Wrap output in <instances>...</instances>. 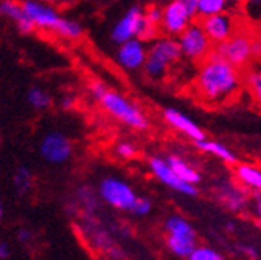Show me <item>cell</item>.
<instances>
[{"mask_svg": "<svg viewBox=\"0 0 261 260\" xmlns=\"http://www.w3.org/2000/svg\"><path fill=\"white\" fill-rule=\"evenodd\" d=\"M146 55H148V49H146L145 42L139 38H134V39H129L118 45L117 62L124 70H130V72L140 70V69H143Z\"/></svg>", "mask_w": 261, "mask_h": 260, "instance_id": "4fadbf2b", "label": "cell"}, {"mask_svg": "<svg viewBox=\"0 0 261 260\" xmlns=\"http://www.w3.org/2000/svg\"><path fill=\"white\" fill-rule=\"evenodd\" d=\"M165 229L168 232V237L196 240V234H194V229L191 227V224L179 215H173L167 220Z\"/></svg>", "mask_w": 261, "mask_h": 260, "instance_id": "2e32d148", "label": "cell"}, {"mask_svg": "<svg viewBox=\"0 0 261 260\" xmlns=\"http://www.w3.org/2000/svg\"><path fill=\"white\" fill-rule=\"evenodd\" d=\"M2 218H4V204L0 201V221H2Z\"/></svg>", "mask_w": 261, "mask_h": 260, "instance_id": "7bdbcfd3", "label": "cell"}, {"mask_svg": "<svg viewBox=\"0 0 261 260\" xmlns=\"http://www.w3.org/2000/svg\"><path fill=\"white\" fill-rule=\"evenodd\" d=\"M188 260H224L222 255L212 249V248H207V246H196L191 254L188 255Z\"/></svg>", "mask_w": 261, "mask_h": 260, "instance_id": "83f0119b", "label": "cell"}, {"mask_svg": "<svg viewBox=\"0 0 261 260\" xmlns=\"http://www.w3.org/2000/svg\"><path fill=\"white\" fill-rule=\"evenodd\" d=\"M0 260H2V258H0Z\"/></svg>", "mask_w": 261, "mask_h": 260, "instance_id": "ee69618b", "label": "cell"}, {"mask_svg": "<svg viewBox=\"0 0 261 260\" xmlns=\"http://www.w3.org/2000/svg\"><path fill=\"white\" fill-rule=\"evenodd\" d=\"M143 25V10L140 7H130L121 19L114 25L111 38L115 44H123L129 39L139 38Z\"/></svg>", "mask_w": 261, "mask_h": 260, "instance_id": "8fae6325", "label": "cell"}, {"mask_svg": "<svg viewBox=\"0 0 261 260\" xmlns=\"http://www.w3.org/2000/svg\"><path fill=\"white\" fill-rule=\"evenodd\" d=\"M196 145H198V148H201L202 151L219 157L221 160L227 162V164H230V166L237 164V156L219 142H215V140H210V139H202L199 142H196Z\"/></svg>", "mask_w": 261, "mask_h": 260, "instance_id": "ffe728a7", "label": "cell"}, {"mask_svg": "<svg viewBox=\"0 0 261 260\" xmlns=\"http://www.w3.org/2000/svg\"><path fill=\"white\" fill-rule=\"evenodd\" d=\"M255 214L261 217V192H256L255 195Z\"/></svg>", "mask_w": 261, "mask_h": 260, "instance_id": "f35d334b", "label": "cell"}, {"mask_svg": "<svg viewBox=\"0 0 261 260\" xmlns=\"http://www.w3.org/2000/svg\"><path fill=\"white\" fill-rule=\"evenodd\" d=\"M163 119H165V122L173 129L182 133L184 136L190 137L194 142H199V140L205 139V134L202 131V128L196 122H193L190 117H187L184 112L177 111V109H173V108L165 109V112H163Z\"/></svg>", "mask_w": 261, "mask_h": 260, "instance_id": "5bb4252c", "label": "cell"}, {"mask_svg": "<svg viewBox=\"0 0 261 260\" xmlns=\"http://www.w3.org/2000/svg\"><path fill=\"white\" fill-rule=\"evenodd\" d=\"M0 16L14 22L20 33H31L33 30H36L27 16L23 5L17 0H0Z\"/></svg>", "mask_w": 261, "mask_h": 260, "instance_id": "9a60e30c", "label": "cell"}, {"mask_svg": "<svg viewBox=\"0 0 261 260\" xmlns=\"http://www.w3.org/2000/svg\"><path fill=\"white\" fill-rule=\"evenodd\" d=\"M157 4H160V5H167V4H170V2H174V0H155Z\"/></svg>", "mask_w": 261, "mask_h": 260, "instance_id": "b9f144b4", "label": "cell"}, {"mask_svg": "<svg viewBox=\"0 0 261 260\" xmlns=\"http://www.w3.org/2000/svg\"><path fill=\"white\" fill-rule=\"evenodd\" d=\"M17 240L20 242V243H30L31 240H33V232L30 231V229H27V227H22V229L17 232Z\"/></svg>", "mask_w": 261, "mask_h": 260, "instance_id": "d590c367", "label": "cell"}, {"mask_svg": "<svg viewBox=\"0 0 261 260\" xmlns=\"http://www.w3.org/2000/svg\"><path fill=\"white\" fill-rule=\"evenodd\" d=\"M162 33V30L159 25H154L148 20H145L143 17V25H142V30H140V35H139V39H142L143 42H152L154 39H157Z\"/></svg>", "mask_w": 261, "mask_h": 260, "instance_id": "f1b7e54d", "label": "cell"}, {"mask_svg": "<svg viewBox=\"0 0 261 260\" xmlns=\"http://www.w3.org/2000/svg\"><path fill=\"white\" fill-rule=\"evenodd\" d=\"M253 36L255 35H252V31L247 28V25L240 27L227 41L215 45L213 50L222 58H225L228 62H232L233 66L244 70L249 66V62L253 61V55H252Z\"/></svg>", "mask_w": 261, "mask_h": 260, "instance_id": "277c9868", "label": "cell"}, {"mask_svg": "<svg viewBox=\"0 0 261 260\" xmlns=\"http://www.w3.org/2000/svg\"><path fill=\"white\" fill-rule=\"evenodd\" d=\"M117 154L123 159H133L137 154V148L130 142H121L117 147Z\"/></svg>", "mask_w": 261, "mask_h": 260, "instance_id": "1f68e13d", "label": "cell"}, {"mask_svg": "<svg viewBox=\"0 0 261 260\" xmlns=\"http://www.w3.org/2000/svg\"><path fill=\"white\" fill-rule=\"evenodd\" d=\"M252 55L253 59H261V35H255L252 41Z\"/></svg>", "mask_w": 261, "mask_h": 260, "instance_id": "e575fe53", "label": "cell"}, {"mask_svg": "<svg viewBox=\"0 0 261 260\" xmlns=\"http://www.w3.org/2000/svg\"><path fill=\"white\" fill-rule=\"evenodd\" d=\"M243 84V70L213 50L199 62L193 90L199 102L215 106L233 100Z\"/></svg>", "mask_w": 261, "mask_h": 260, "instance_id": "6da1fadb", "label": "cell"}, {"mask_svg": "<svg viewBox=\"0 0 261 260\" xmlns=\"http://www.w3.org/2000/svg\"><path fill=\"white\" fill-rule=\"evenodd\" d=\"M98 103L111 117L129 128L137 129V131H143L148 128V119L143 111L120 92L108 89L98 99Z\"/></svg>", "mask_w": 261, "mask_h": 260, "instance_id": "3957f363", "label": "cell"}, {"mask_svg": "<svg viewBox=\"0 0 261 260\" xmlns=\"http://www.w3.org/2000/svg\"><path fill=\"white\" fill-rule=\"evenodd\" d=\"M39 154L50 166H64L73 154V144L67 134L53 129L41 137Z\"/></svg>", "mask_w": 261, "mask_h": 260, "instance_id": "8992f818", "label": "cell"}, {"mask_svg": "<svg viewBox=\"0 0 261 260\" xmlns=\"http://www.w3.org/2000/svg\"><path fill=\"white\" fill-rule=\"evenodd\" d=\"M243 83L246 84L249 93L253 97V100L261 106V67L247 69L243 74Z\"/></svg>", "mask_w": 261, "mask_h": 260, "instance_id": "7402d4cb", "label": "cell"}, {"mask_svg": "<svg viewBox=\"0 0 261 260\" xmlns=\"http://www.w3.org/2000/svg\"><path fill=\"white\" fill-rule=\"evenodd\" d=\"M238 11L247 27L261 28V0H241Z\"/></svg>", "mask_w": 261, "mask_h": 260, "instance_id": "e0dca14e", "label": "cell"}, {"mask_svg": "<svg viewBox=\"0 0 261 260\" xmlns=\"http://www.w3.org/2000/svg\"><path fill=\"white\" fill-rule=\"evenodd\" d=\"M235 176L243 185L253 188L255 192H261V169L246 166V164L238 166L235 170Z\"/></svg>", "mask_w": 261, "mask_h": 260, "instance_id": "44dd1931", "label": "cell"}, {"mask_svg": "<svg viewBox=\"0 0 261 260\" xmlns=\"http://www.w3.org/2000/svg\"><path fill=\"white\" fill-rule=\"evenodd\" d=\"M221 195H222V203H225L230 209L233 210H238L244 206L246 203V198H244V195L241 193L240 188L233 187V185H225L221 188Z\"/></svg>", "mask_w": 261, "mask_h": 260, "instance_id": "cb8c5ba5", "label": "cell"}, {"mask_svg": "<svg viewBox=\"0 0 261 260\" xmlns=\"http://www.w3.org/2000/svg\"><path fill=\"white\" fill-rule=\"evenodd\" d=\"M98 193H100L101 200L118 210H130L137 195L134 188L130 187L126 181L118 179L115 176H108L100 182L98 187Z\"/></svg>", "mask_w": 261, "mask_h": 260, "instance_id": "52a82bcc", "label": "cell"}, {"mask_svg": "<svg viewBox=\"0 0 261 260\" xmlns=\"http://www.w3.org/2000/svg\"><path fill=\"white\" fill-rule=\"evenodd\" d=\"M13 182L19 193H28L33 187V173L27 167H19L14 173Z\"/></svg>", "mask_w": 261, "mask_h": 260, "instance_id": "484cf974", "label": "cell"}, {"mask_svg": "<svg viewBox=\"0 0 261 260\" xmlns=\"http://www.w3.org/2000/svg\"><path fill=\"white\" fill-rule=\"evenodd\" d=\"M182 58L180 45L177 38L173 36H159L154 39L148 49L146 61L143 64V72L151 80L165 78L173 64Z\"/></svg>", "mask_w": 261, "mask_h": 260, "instance_id": "7a4b0ae2", "label": "cell"}, {"mask_svg": "<svg viewBox=\"0 0 261 260\" xmlns=\"http://www.w3.org/2000/svg\"><path fill=\"white\" fill-rule=\"evenodd\" d=\"M225 2H227L228 8H238L240 4H241V0H225Z\"/></svg>", "mask_w": 261, "mask_h": 260, "instance_id": "60d3db41", "label": "cell"}, {"mask_svg": "<svg viewBox=\"0 0 261 260\" xmlns=\"http://www.w3.org/2000/svg\"><path fill=\"white\" fill-rule=\"evenodd\" d=\"M27 103L35 111H47L51 106V95L41 86H31L27 90Z\"/></svg>", "mask_w": 261, "mask_h": 260, "instance_id": "d6986e66", "label": "cell"}, {"mask_svg": "<svg viewBox=\"0 0 261 260\" xmlns=\"http://www.w3.org/2000/svg\"><path fill=\"white\" fill-rule=\"evenodd\" d=\"M240 249H241V252H244L247 257H250V258H256V252H255V249H253V248H249V246H240Z\"/></svg>", "mask_w": 261, "mask_h": 260, "instance_id": "ab89813d", "label": "cell"}, {"mask_svg": "<svg viewBox=\"0 0 261 260\" xmlns=\"http://www.w3.org/2000/svg\"><path fill=\"white\" fill-rule=\"evenodd\" d=\"M89 90H90L93 99L98 102V99H100V97L108 90V86L105 83H101V81H92L90 86H89Z\"/></svg>", "mask_w": 261, "mask_h": 260, "instance_id": "836d02e7", "label": "cell"}, {"mask_svg": "<svg viewBox=\"0 0 261 260\" xmlns=\"http://www.w3.org/2000/svg\"><path fill=\"white\" fill-rule=\"evenodd\" d=\"M194 19L187 13V10L179 4V0L170 2L163 5V14H162V22H160V30L163 35L177 38L182 31L190 27V23Z\"/></svg>", "mask_w": 261, "mask_h": 260, "instance_id": "30bf717a", "label": "cell"}, {"mask_svg": "<svg viewBox=\"0 0 261 260\" xmlns=\"http://www.w3.org/2000/svg\"><path fill=\"white\" fill-rule=\"evenodd\" d=\"M168 248L171 249V252H174L179 257H188L191 251L196 248V240L168 237Z\"/></svg>", "mask_w": 261, "mask_h": 260, "instance_id": "4316f807", "label": "cell"}, {"mask_svg": "<svg viewBox=\"0 0 261 260\" xmlns=\"http://www.w3.org/2000/svg\"><path fill=\"white\" fill-rule=\"evenodd\" d=\"M56 35L64 38V39L76 41V39H80L84 35V28H83V25L80 22L64 17L61 25H59V28H58V31H56Z\"/></svg>", "mask_w": 261, "mask_h": 260, "instance_id": "603a6c76", "label": "cell"}, {"mask_svg": "<svg viewBox=\"0 0 261 260\" xmlns=\"http://www.w3.org/2000/svg\"><path fill=\"white\" fill-rule=\"evenodd\" d=\"M152 209V204L148 198H143V197H137L133 207H130V212H133L134 215L137 217H145L151 212Z\"/></svg>", "mask_w": 261, "mask_h": 260, "instance_id": "4dcf8cb0", "label": "cell"}, {"mask_svg": "<svg viewBox=\"0 0 261 260\" xmlns=\"http://www.w3.org/2000/svg\"><path fill=\"white\" fill-rule=\"evenodd\" d=\"M162 14H163V5L154 2V4H149L145 10H143V17L145 20L154 23V25H159L160 27V22H162Z\"/></svg>", "mask_w": 261, "mask_h": 260, "instance_id": "f546056e", "label": "cell"}, {"mask_svg": "<svg viewBox=\"0 0 261 260\" xmlns=\"http://www.w3.org/2000/svg\"><path fill=\"white\" fill-rule=\"evenodd\" d=\"M179 4L187 10V13L194 19L198 20V8H199V0H179Z\"/></svg>", "mask_w": 261, "mask_h": 260, "instance_id": "d6a6232c", "label": "cell"}, {"mask_svg": "<svg viewBox=\"0 0 261 260\" xmlns=\"http://www.w3.org/2000/svg\"><path fill=\"white\" fill-rule=\"evenodd\" d=\"M11 255V246L7 240H0V258L7 260Z\"/></svg>", "mask_w": 261, "mask_h": 260, "instance_id": "8d00e7d4", "label": "cell"}, {"mask_svg": "<svg viewBox=\"0 0 261 260\" xmlns=\"http://www.w3.org/2000/svg\"><path fill=\"white\" fill-rule=\"evenodd\" d=\"M167 162L170 164V167L176 172V175L182 179V181H185V182H188V184H198L199 181H201V176H199V173L196 172L190 164H187V162L182 159V157H179V156H170L168 159H167Z\"/></svg>", "mask_w": 261, "mask_h": 260, "instance_id": "ac0fdd59", "label": "cell"}, {"mask_svg": "<svg viewBox=\"0 0 261 260\" xmlns=\"http://www.w3.org/2000/svg\"><path fill=\"white\" fill-rule=\"evenodd\" d=\"M177 42L180 45L182 56L193 62H202L215 47L199 20H193L190 27L177 36Z\"/></svg>", "mask_w": 261, "mask_h": 260, "instance_id": "5b68a950", "label": "cell"}, {"mask_svg": "<svg viewBox=\"0 0 261 260\" xmlns=\"http://www.w3.org/2000/svg\"><path fill=\"white\" fill-rule=\"evenodd\" d=\"M227 2L225 0H199V8H198V19H204L208 16H215L219 13L227 11Z\"/></svg>", "mask_w": 261, "mask_h": 260, "instance_id": "d4e9b609", "label": "cell"}, {"mask_svg": "<svg viewBox=\"0 0 261 260\" xmlns=\"http://www.w3.org/2000/svg\"><path fill=\"white\" fill-rule=\"evenodd\" d=\"M149 169L152 172V175L165 185H168L170 188H173L174 192H179L182 195H187V197H194L198 190L194 188L193 184H188L185 181H182L176 172L170 167V164L167 162V159L162 157H151L149 159Z\"/></svg>", "mask_w": 261, "mask_h": 260, "instance_id": "7c38bea8", "label": "cell"}, {"mask_svg": "<svg viewBox=\"0 0 261 260\" xmlns=\"http://www.w3.org/2000/svg\"><path fill=\"white\" fill-rule=\"evenodd\" d=\"M198 20L201 22L204 31L207 33V36L213 45H218V44L227 41L240 28L238 17H235L233 13H228V11H224V13H219L215 16H208L204 19H198Z\"/></svg>", "mask_w": 261, "mask_h": 260, "instance_id": "ba28073f", "label": "cell"}, {"mask_svg": "<svg viewBox=\"0 0 261 260\" xmlns=\"http://www.w3.org/2000/svg\"><path fill=\"white\" fill-rule=\"evenodd\" d=\"M22 5H23L27 16L30 17L33 25H35V28L56 33L64 17H61L55 8L42 2H38V0H23Z\"/></svg>", "mask_w": 261, "mask_h": 260, "instance_id": "9c48e42d", "label": "cell"}, {"mask_svg": "<svg viewBox=\"0 0 261 260\" xmlns=\"http://www.w3.org/2000/svg\"><path fill=\"white\" fill-rule=\"evenodd\" d=\"M75 103H76V100H75V97H72V95H67V97H64V99L61 100V108L62 109H72L73 106H75Z\"/></svg>", "mask_w": 261, "mask_h": 260, "instance_id": "74e56055", "label": "cell"}]
</instances>
